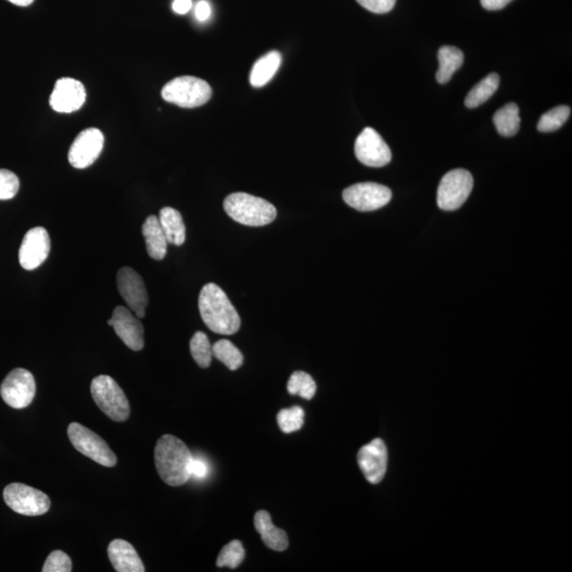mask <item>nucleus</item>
I'll use <instances>...</instances> for the list:
<instances>
[{
	"label": "nucleus",
	"instance_id": "1",
	"mask_svg": "<svg viewBox=\"0 0 572 572\" xmlns=\"http://www.w3.org/2000/svg\"><path fill=\"white\" fill-rule=\"evenodd\" d=\"M201 317L210 330L221 335H232L240 330L241 318L225 291L208 283L198 297Z\"/></svg>",
	"mask_w": 572,
	"mask_h": 572
},
{
	"label": "nucleus",
	"instance_id": "2",
	"mask_svg": "<svg viewBox=\"0 0 572 572\" xmlns=\"http://www.w3.org/2000/svg\"><path fill=\"white\" fill-rule=\"evenodd\" d=\"M192 458L190 449L178 437L165 435L157 441L156 470L168 486L180 487L190 481Z\"/></svg>",
	"mask_w": 572,
	"mask_h": 572
},
{
	"label": "nucleus",
	"instance_id": "3",
	"mask_svg": "<svg viewBox=\"0 0 572 572\" xmlns=\"http://www.w3.org/2000/svg\"><path fill=\"white\" fill-rule=\"evenodd\" d=\"M224 210L233 221L250 227L271 224L277 217V209L273 204L244 192L227 196Z\"/></svg>",
	"mask_w": 572,
	"mask_h": 572
},
{
	"label": "nucleus",
	"instance_id": "4",
	"mask_svg": "<svg viewBox=\"0 0 572 572\" xmlns=\"http://www.w3.org/2000/svg\"><path fill=\"white\" fill-rule=\"evenodd\" d=\"M91 393L97 406L113 421L125 422L130 417V403L113 377L99 376L93 378Z\"/></svg>",
	"mask_w": 572,
	"mask_h": 572
},
{
	"label": "nucleus",
	"instance_id": "5",
	"mask_svg": "<svg viewBox=\"0 0 572 572\" xmlns=\"http://www.w3.org/2000/svg\"><path fill=\"white\" fill-rule=\"evenodd\" d=\"M161 96L163 100L179 108H195L202 107L212 99V90L206 81L184 75L163 86Z\"/></svg>",
	"mask_w": 572,
	"mask_h": 572
},
{
	"label": "nucleus",
	"instance_id": "6",
	"mask_svg": "<svg viewBox=\"0 0 572 572\" xmlns=\"http://www.w3.org/2000/svg\"><path fill=\"white\" fill-rule=\"evenodd\" d=\"M67 433L74 447L84 456L107 468H113L117 464L116 455L107 441L90 429L79 423H72L68 426Z\"/></svg>",
	"mask_w": 572,
	"mask_h": 572
},
{
	"label": "nucleus",
	"instance_id": "7",
	"mask_svg": "<svg viewBox=\"0 0 572 572\" xmlns=\"http://www.w3.org/2000/svg\"><path fill=\"white\" fill-rule=\"evenodd\" d=\"M4 499L12 510L25 516H39L50 509V498L38 489L14 482L4 490Z\"/></svg>",
	"mask_w": 572,
	"mask_h": 572
},
{
	"label": "nucleus",
	"instance_id": "8",
	"mask_svg": "<svg viewBox=\"0 0 572 572\" xmlns=\"http://www.w3.org/2000/svg\"><path fill=\"white\" fill-rule=\"evenodd\" d=\"M472 186H474V179L464 169H456L446 173L438 188V206L446 212L459 209L468 200Z\"/></svg>",
	"mask_w": 572,
	"mask_h": 572
},
{
	"label": "nucleus",
	"instance_id": "9",
	"mask_svg": "<svg viewBox=\"0 0 572 572\" xmlns=\"http://www.w3.org/2000/svg\"><path fill=\"white\" fill-rule=\"evenodd\" d=\"M37 384L30 371L16 368L4 379L0 386V394L5 404L15 410H22L31 404Z\"/></svg>",
	"mask_w": 572,
	"mask_h": 572
},
{
	"label": "nucleus",
	"instance_id": "10",
	"mask_svg": "<svg viewBox=\"0 0 572 572\" xmlns=\"http://www.w3.org/2000/svg\"><path fill=\"white\" fill-rule=\"evenodd\" d=\"M342 197L350 207L360 212H369L386 206L393 192L388 186L377 183H360L344 189Z\"/></svg>",
	"mask_w": 572,
	"mask_h": 572
},
{
	"label": "nucleus",
	"instance_id": "11",
	"mask_svg": "<svg viewBox=\"0 0 572 572\" xmlns=\"http://www.w3.org/2000/svg\"><path fill=\"white\" fill-rule=\"evenodd\" d=\"M117 286L128 308L139 319L143 318L149 305V295L143 277L131 267H122L117 273Z\"/></svg>",
	"mask_w": 572,
	"mask_h": 572
},
{
	"label": "nucleus",
	"instance_id": "12",
	"mask_svg": "<svg viewBox=\"0 0 572 572\" xmlns=\"http://www.w3.org/2000/svg\"><path fill=\"white\" fill-rule=\"evenodd\" d=\"M355 155L363 165L372 168L387 166L393 159L388 144L372 127H366L356 139Z\"/></svg>",
	"mask_w": 572,
	"mask_h": 572
},
{
	"label": "nucleus",
	"instance_id": "13",
	"mask_svg": "<svg viewBox=\"0 0 572 572\" xmlns=\"http://www.w3.org/2000/svg\"><path fill=\"white\" fill-rule=\"evenodd\" d=\"M104 147V135L98 128L82 131L69 149L68 160L75 169H86L95 162Z\"/></svg>",
	"mask_w": 572,
	"mask_h": 572
},
{
	"label": "nucleus",
	"instance_id": "14",
	"mask_svg": "<svg viewBox=\"0 0 572 572\" xmlns=\"http://www.w3.org/2000/svg\"><path fill=\"white\" fill-rule=\"evenodd\" d=\"M50 248L48 231L44 227H34L23 237L19 253L21 266L26 271L37 270L48 258Z\"/></svg>",
	"mask_w": 572,
	"mask_h": 572
},
{
	"label": "nucleus",
	"instance_id": "15",
	"mask_svg": "<svg viewBox=\"0 0 572 572\" xmlns=\"http://www.w3.org/2000/svg\"><path fill=\"white\" fill-rule=\"evenodd\" d=\"M358 463L366 480L377 484L387 472L388 452L382 439H375L360 449Z\"/></svg>",
	"mask_w": 572,
	"mask_h": 572
},
{
	"label": "nucleus",
	"instance_id": "16",
	"mask_svg": "<svg viewBox=\"0 0 572 572\" xmlns=\"http://www.w3.org/2000/svg\"><path fill=\"white\" fill-rule=\"evenodd\" d=\"M86 101V91L80 81L62 78L56 81L50 96V107L57 113L77 112Z\"/></svg>",
	"mask_w": 572,
	"mask_h": 572
},
{
	"label": "nucleus",
	"instance_id": "17",
	"mask_svg": "<svg viewBox=\"0 0 572 572\" xmlns=\"http://www.w3.org/2000/svg\"><path fill=\"white\" fill-rule=\"evenodd\" d=\"M113 328L116 334L133 351H140L144 347V330L142 321L130 308L117 307L113 312Z\"/></svg>",
	"mask_w": 572,
	"mask_h": 572
},
{
	"label": "nucleus",
	"instance_id": "18",
	"mask_svg": "<svg viewBox=\"0 0 572 572\" xmlns=\"http://www.w3.org/2000/svg\"><path fill=\"white\" fill-rule=\"evenodd\" d=\"M108 558L113 568L118 572H144V565L140 559L135 548L124 540L110 542L108 550Z\"/></svg>",
	"mask_w": 572,
	"mask_h": 572
},
{
	"label": "nucleus",
	"instance_id": "19",
	"mask_svg": "<svg viewBox=\"0 0 572 572\" xmlns=\"http://www.w3.org/2000/svg\"><path fill=\"white\" fill-rule=\"evenodd\" d=\"M255 527L262 541L273 551H284L289 547V538L285 531L273 524L270 513L259 511L255 516Z\"/></svg>",
	"mask_w": 572,
	"mask_h": 572
},
{
	"label": "nucleus",
	"instance_id": "20",
	"mask_svg": "<svg viewBox=\"0 0 572 572\" xmlns=\"http://www.w3.org/2000/svg\"><path fill=\"white\" fill-rule=\"evenodd\" d=\"M143 235L145 240L147 252L152 259L160 261L165 258L168 249V241L163 232L159 218L150 215L143 225Z\"/></svg>",
	"mask_w": 572,
	"mask_h": 572
},
{
	"label": "nucleus",
	"instance_id": "21",
	"mask_svg": "<svg viewBox=\"0 0 572 572\" xmlns=\"http://www.w3.org/2000/svg\"><path fill=\"white\" fill-rule=\"evenodd\" d=\"M282 63V56L278 51L268 52L267 55L260 57L250 73V84L256 89L265 86L277 74Z\"/></svg>",
	"mask_w": 572,
	"mask_h": 572
},
{
	"label": "nucleus",
	"instance_id": "22",
	"mask_svg": "<svg viewBox=\"0 0 572 572\" xmlns=\"http://www.w3.org/2000/svg\"><path fill=\"white\" fill-rule=\"evenodd\" d=\"M159 220L169 244L180 247L185 243L186 226L178 210L171 207L162 208Z\"/></svg>",
	"mask_w": 572,
	"mask_h": 572
},
{
	"label": "nucleus",
	"instance_id": "23",
	"mask_svg": "<svg viewBox=\"0 0 572 572\" xmlns=\"http://www.w3.org/2000/svg\"><path fill=\"white\" fill-rule=\"evenodd\" d=\"M438 60H439V69L436 74L437 81L440 84H446L451 81L453 74L463 66L464 56L457 47L443 46L438 51Z\"/></svg>",
	"mask_w": 572,
	"mask_h": 572
},
{
	"label": "nucleus",
	"instance_id": "24",
	"mask_svg": "<svg viewBox=\"0 0 572 572\" xmlns=\"http://www.w3.org/2000/svg\"><path fill=\"white\" fill-rule=\"evenodd\" d=\"M496 130L499 135L512 137L516 135L521 126L519 108L516 103H507L495 113L493 117Z\"/></svg>",
	"mask_w": 572,
	"mask_h": 572
},
{
	"label": "nucleus",
	"instance_id": "25",
	"mask_svg": "<svg viewBox=\"0 0 572 572\" xmlns=\"http://www.w3.org/2000/svg\"><path fill=\"white\" fill-rule=\"evenodd\" d=\"M500 78L498 74L492 73L482 79L480 83L472 87L468 96L465 98L466 108H476L487 102L496 91L498 90Z\"/></svg>",
	"mask_w": 572,
	"mask_h": 572
},
{
	"label": "nucleus",
	"instance_id": "26",
	"mask_svg": "<svg viewBox=\"0 0 572 572\" xmlns=\"http://www.w3.org/2000/svg\"><path fill=\"white\" fill-rule=\"evenodd\" d=\"M212 354L231 371H236L243 365L244 358L240 350L227 340H221L212 346Z\"/></svg>",
	"mask_w": 572,
	"mask_h": 572
},
{
	"label": "nucleus",
	"instance_id": "27",
	"mask_svg": "<svg viewBox=\"0 0 572 572\" xmlns=\"http://www.w3.org/2000/svg\"><path fill=\"white\" fill-rule=\"evenodd\" d=\"M290 394L299 395L306 400H312L316 394L317 386L314 378L307 372L296 371L290 376L288 383Z\"/></svg>",
	"mask_w": 572,
	"mask_h": 572
},
{
	"label": "nucleus",
	"instance_id": "28",
	"mask_svg": "<svg viewBox=\"0 0 572 572\" xmlns=\"http://www.w3.org/2000/svg\"><path fill=\"white\" fill-rule=\"evenodd\" d=\"M192 358L201 368H208L212 361V346L204 332H196L190 342Z\"/></svg>",
	"mask_w": 572,
	"mask_h": 572
},
{
	"label": "nucleus",
	"instance_id": "29",
	"mask_svg": "<svg viewBox=\"0 0 572 572\" xmlns=\"http://www.w3.org/2000/svg\"><path fill=\"white\" fill-rule=\"evenodd\" d=\"M571 109L568 105H559L550 112L541 117L538 124V130L542 133H550L559 130L568 120Z\"/></svg>",
	"mask_w": 572,
	"mask_h": 572
},
{
	"label": "nucleus",
	"instance_id": "30",
	"mask_svg": "<svg viewBox=\"0 0 572 572\" xmlns=\"http://www.w3.org/2000/svg\"><path fill=\"white\" fill-rule=\"evenodd\" d=\"M277 422L284 434L295 433L305 424V411L299 406L280 411L277 414Z\"/></svg>",
	"mask_w": 572,
	"mask_h": 572
},
{
	"label": "nucleus",
	"instance_id": "31",
	"mask_svg": "<svg viewBox=\"0 0 572 572\" xmlns=\"http://www.w3.org/2000/svg\"><path fill=\"white\" fill-rule=\"evenodd\" d=\"M245 558V550L240 541H232L221 550L217 559L218 568L235 569L240 566Z\"/></svg>",
	"mask_w": 572,
	"mask_h": 572
},
{
	"label": "nucleus",
	"instance_id": "32",
	"mask_svg": "<svg viewBox=\"0 0 572 572\" xmlns=\"http://www.w3.org/2000/svg\"><path fill=\"white\" fill-rule=\"evenodd\" d=\"M20 190V179L16 174L5 169H0V201L13 198Z\"/></svg>",
	"mask_w": 572,
	"mask_h": 572
},
{
	"label": "nucleus",
	"instance_id": "33",
	"mask_svg": "<svg viewBox=\"0 0 572 572\" xmlns=\"http://www.w3.org/2000/svg\"><path fill=\"white\" fill-rule=\"evenodd\" d=\"M72 570V559L61 550L52 551L47 558L42 569L43 572H70Z\"/></svg>",
	"mask_w": 572,
	"mask_h": 572
},
{
	"label": "nucleus",
	"instance_id": "34",
	"mask_svg": "<svg viewBox=\"0 0 572 572\" xmlns=\"http://www.w3.org/2000/svg\"><path fill=\"white\" fill-rule=\"evenodd\" d=\"M356 2L372 13L384 14L394 9L396 0H356Z\"/></svg>",
	"mask_w": 572,
	"mask_h": 572
},
{
	"label": "nucleus",
	"instance_id": "35",
	"mask_svg": "<svg viewBox=\"0 0 572 572\" xmlns=\"http://www.w3.org/2000/svg\"><path fill=\"white\" fill-rule=\"evenodd\" d=\"M210 468L207 461L201 457H194L190 465V478L202 481L208 477Z\"/></svg>",
	"mask_w": 572,
	"mask_h": 572
},
{
	"label": "nucleus",
	"instance_id": "36",
	"mask_svg": "<svg viewBox=\"0 0 572 572\" xmlns=\"http://www.w3.org/2000/svg\"><path fill=\"white\" fill-rule=\"evenodd\" d=\"M195 16L200 22H206L209 20V17L212 16V7H210L206 0H201V2L196 4Z\"/></svg>",
	"mask_w": 572,
	"mask_h": 572
},
{
	"label": "nucleus",
	"instance_id": "37",
	"mask_svg": "<svg viewBox=\"0 0 572 572\" xmlns=\"http://www.w3.org/2000/svg\"><path fill=\"white\" fill-rule=\"evenodd\" d=\"M512 0H481V5L488 11H498L504 9Z\"/></svg>",
	"mask_w": 572,
	"mask_h": 572
},
{
	"label": "nucleus",
	"instance_id": "38",
	"mask_svg": "<svg viewBox=\"0 0 572 572\" xmlns=\"http://www.w3.org/2000/svg\"><path fill=\"white\" fill-rule=\"evenodd\" d=\"M192 8V0H174L173 10L178 14H186Z\"/></svg>",
	"mask_w": 572,
	"mask_h": 572
},
{
	"label": "nucleus",
	"instance_id": "39",
	"mask_svg": "<svg viewBox=\"0 0 572 572\" xmlns=\"http://www.w3.org/2000/svg\"><path fill=\"white\" fill-rule=\"evenodd\" d=\"M10 3L20 5V7H28L30 5L34 0H9Z\"/></svg>",
	"mask_w": 572,
	"mask_h": 572
},
{
	"label": "nucleus",
	"instance_id": "40",
	"mask_svg": "<svg viewBox=\"0 0 572 572\" xmlns=\"http://www.w3.org/2000/svg\"><path fill=\"white\" fill-rule=\"evenodd\" d=\"M108 325H110V326H113V319L112 318L108 320Z\"/></svg>",
	"mask_w": 572,
	"mask_h": 572
}]
</instances>
